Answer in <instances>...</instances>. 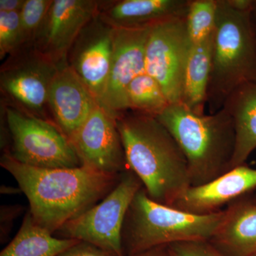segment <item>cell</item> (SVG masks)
<instances>
[{"label": "cell", "mask_w": 256, "mask_h": 256, "mask_svg": "<svg viewBox=\"0 0 256 256\" xmlns=\"http://www.w3.org/2000/svg\"><path fill=\"white\" fill-rule=\"evenodd\" d=\"M0 165L12 175L28 197L34 220L52 234L100 202L121 176L84 166L34 168L16 161L8 152L2 156Z\"/></svg>", "instance_id": "cell-1"}, {"label": "cell", "mask_w": 256, "mask_h": 256, "mask_svg": "<svg viewBox=\"0 0 256 256\" xmlns=\"http://www.w3.org/2000/svg\"><path fill=\"white\" fill-rule=\"evenodd\" d=\"M116 120L128 169L150 198L172 206L192 186L188 160L176 140L154 116L128 110Z\"/></svg>", "instance_id": "cell-2"}, {"label": "cell", "mask_w": 256, "mask_h": 256, "mask_svg": "<svg viewBox=\"0 0 256 256\" xmlns=\"http://www.w3.org/2000/svg\"><path fill=\"white\" fill-rule=\"evenodd\" d=\"M156 118L186 156L192 186L210 182L232 169L235 129L224 108L214 114H198L183 104H170Z\"/></svg>", "instance_id": "cell-3"}, {"label": "cell", "mask_w": 256, "mask_h": 256, "mask_svg": "<svg viewBox=\"0 0 256 256\" xmlns=\"http://www.w3.org/2000/svg\"><path fill=\"white\" fill-rule=\"evenodd\" d=\"M250 12L236 9L228 0H218L207 92L210 114L223 108L236 88L256 82V34Z\"/></svg>", "instance_id": "cell-4"}, {"label": "cell", "mask_w": 256, "mask_h": 256, "mask_svg": "<svg viewBox=\"0 0 256 256\" xmlns=\"http://www.w3.org/2000/svg\"><path fill=\"white\" fill-rule=\"evenodd\" d=\"M224 210L198 215L158 203L142 188L133 198L122 230L124 256H134L176 242H208L223 220Z\"/></svg>", "instance_id": "cell-5"}, {"label": "cell", "mask_w": 256, "mask_h": 256, "mask_svg": "<svg viewBox=\"0 0 256 256\" xmlns=\"http://www.w3.org/2000/svg\"><path fill=\"white\" fill-rule=\"evenodd\" d=\"M4 111L11 139L8 152L16 161L44 169L82 166L68 138L56 124L9 104Z\"/></svg>", "instance_id": "cell-6"}, {"label": "cell", "mask_w": 256, "mask_h": 256, "mask_svg": "<svg viewBox=\"0 0 256 256\" xmlns=\"http://www.w3.org/2000/svg\"><path fill=\"white\" fill-rule=\"evenodd\" d=\"M137 175L128 169L116 186L100 202L64 224L54 235L94 244L118 256H124L122 230L130 205L142 188Z\"/></svg>", "instance_id": "cell-7"}, {"label": "cell", "mask_w": 256, "mask_h": 256, "mask_svg": "<svg viewBox=\"0 0 256 256\" xmlns=\"http://www.w3.org/2000/svg\"><path fill=\"white\" fill-rule=\"evenodd\" d=\"M60 66L32 48L20 50L2 65L1 92L16 108L54 122L47 111L48 94Z\"/></svg>", "instance_id": "cell-8"}, {"label": "cell", "mask_w": 256, "mask_h": 256, "mask_svg": "<svg viewBox=\"0 0 256 256\" xmlns=\"http://www.w3.org/2000/svg\"><path fill=\"white\" fill-rule=\"evenodd\" d=\"M185 18L154 25L146 42V72L159 82L170 104L182 102L184 79L192 47Z\"/></svg>", "instance_id": "cell-9"}, {"label": "cell", "mask_w": 256, "mask_h": 256, "mask_svg": "<svg viewBox=\"0 0 256 256\" xmlns=\"http://www.w3.org/2000/svg\"><path fill=\"white\" fill-rule=\"evenodd\" d=\"M69 140L82 166L110 174L128 169L116 118L100 105Z\"/></svg>", "instance_id": "cell-10"}, {"label": "cell", "mask_w": 256, "mask_h": 256, "mask_svg": "<svg viewBox=\"0 0 256 256\" xmlns=\"http://www.w3.org/2000/svg\"><path fill=\"white\" fill-rule=\"evenodd\" d=\"M152 28H114L110 72L98 104L116 118L128 110L130 84L146 72V48Z\"/></svg>", "instance_id": "cell-11"}, {"label": "cell", "mask_w": 256, "mask_h": 256, "mask_svg": "<svg viewBox=\"0 0 256 256\" xmlns=\"http://www.w3.org/2000/svg\"><path fill=\"white\" fill-rule=\"evenodd\" d=\"M100 1L53 0L32 48L56 64L66 62L82 30L98 16Z\"/></svg>", "instance_id": "cell-12"}, {"label": "cell", "mask_w": 256, "mask_h": 256, "mask_svg": "<svg viewBox=\"0 0 256 256\" xmlns=\"http://www.w3.org/2000/svg\"><path fill=\"white\" fill-rule=\"evenodd\" d=\"M114 28L96 16L69 50L67 62L98 102L110 72Z\"/></svg>", "instance_id": "cell-13"}, {"label": "cell", "mask_w": 256, "mask_h": 256, "mask_svg": "<svg viewBox=\"0 0 256 256\" xmlns=\"http://www.w3.org/2000/svg\"><path fill=\"white\" fill-rule=\"evenodd\" d=\"M256 188V169L242 164L210 182L190 186L172 206L194 214H212Z\"/></svg>", "instance_id": "cell-14"}, {"label": "cell", "mask_w": 256, "mask_h": 256, "mask_svg": "<svg viewBox=\"0 0 256 256\" xmlns=\"http://www.w3.org/2000/svg\"><path fill=\"white\" fill-rule=\"evenodd\" d=\"M48 104L54 122L68 139L99 105L67 60L52 82Z\"/></svg>", "instance_id": "cell-15"}, {"label": "cell", "mask_w": 256, "mask_h": 256, "mask_svg": "<svg viewBox=\"0 0 256 256\" xmlns=\"http://www.w3.org/2000/svg\"><path fill=\"white\" fill-rule=\"evenodd\" d=\"M190 0L100 1L98 16L114 28H150L173 18H186Z\"/></svg>", "instance_id": "cell-16"}, {"label": "cell", "mask_w": 256, "mask_h": 256, "mask_svg": "<svg viewBox=\"0 0 256 256\" xmlns=\"http://www.w3.org/2000/svg\"><path fill=\"white\" fill-rule=\"evenodd\" d=\"M223 220L208 240L223 256H250L256 252V198L248 195L224 210Z\"/></svg>", "instance_id": "cell-17"}, {"label": "cell", "mask_w": 256, "mask_h": 256, "mask_svg": "<svg viewBox=\"0 0 256 256\" xmlns=\"http://www.w3.org/2000/svg\"><path fill=\"white\" fill-rule=\"evenodd\" d=\"M223 108L233 119L235 129L233 169L245 164L256 149V82H246L236 88Z\"/></svg>", "instance_id": "cell-18"}, {"label": "cell", "mask_w": 256, "mask_h": 256, "mask_svg": "<svg viewBox=\"0 0 256 256\" xmlns=\"http://www.w3.org/2000/svg\"><path fill=\"white\" fill-rule=\"evenodd\" d=\"M212 41L192 44L184 79V105L198 114H204L212 69Z\"/></svg>", "instance_id": "cell-19"}, {"label": "cell", "mask_w": 256, "mask_h": 256, "mask_svg": "<svg viewBox=\"0 0 256 256\" xmlns=\"http://www.w3.org/2000/svg\"><path fill=\"white\" fill-rule=\"evenodd\" d=\"M78 242L56 237L38 225L28 210L18 233L0 256H56Z\"/></svg>", "instance_id": "cell-20"}, {"label": "cell", "mask_w": 256, "mask_h": 256, "mask_svg": "<svg viewBox=\"0 0 256 256\" xmlns=\"http://www.w3.org/2000/svg\"><path fill=\"white\" fill-rule=\"evenodd\" d=\"M126 98L128 110L154 117L159 116L170 105L159 82L146 72L130 82Z\"/></svg>", "instance_id": "cell-21"}, {"label": "cell", "mask_w": 256, "mask_h": 256, "mask_svg": "<svg viewBox=\"0 0 256 256\" xmlns=\"http://www.w3.org/2000/svg\"><path fill=\"white\" fill-rule=\"evenodd\" d=\"M218 0H190L186 26L192 44L213 36L216 24Z\"/></svg>", "instance_id": "cell-22"}, {"label": "cell", "mask_w": 256, "mask_h": 256, "mask_svg": "<svg viewBox=\"0 0 256 256\" xmlns=\"http://www.w3.org/2000/svg\"><path fill=\"white\" fill-rule=\"evenodd\" d=\"M52 2L53 0H25L22 10L20 13L21 28L20 50L33 47Z\"/></svg>", "instance_id": "cell-23"}, {"label": "cell", "mask_w": 256, "mask_h": 256, "mask_svg": "<svg viewBox=\"0 0 256 256\" xmlns=\"http://www.w3.org/2000/svg\"><path fill=\"white\" fill-rule=\"evenodd\" d=\"M20 12L0 11V58L12 56L21 48Z\"/></svg>", "instance_id": "cell-24"}, {"label": "cell", "mask_w": 256, "mask_h": 256, "mask_svg": "<svg viewBox=\"0 0 256 256\" xmlns=\"http://www.w3.org/2000/svg\"><path fill=\"white\" fill-rule=\"evenodd\" d=\"M168 248L172 256H223L208 242H176Z\"/></svg>", "instance_id": "cell-25"}, {"label": "cell", "mask_w": 256, "mask_h": 256, "mask_svg": "<svg viewBox=\"0 0 256 256\" xmlns=\"http://www.w3.org/2000/svg\"><path fill=\"white\" fill-rule=\"evenodd\" d=\"M24 207L21 205H4L0 210V240L4 244L8 240L13 224L18 216L22 214Z\"/></svg>", "instance_id": "cell-26"}, {"label": "cell", "mask_w": 256, "mask_h": 256, "mask_svg": "<svg viewBox=\"0 0 256 256\" xmlns=\"http://www.w3.org/2000/svg\"><path fill=\"white\" fill-rule=\"evenodd\" d=\"M56 256H118L90 242H80L66 249Z\"/></svg>", "instance_id": "cell-27"}, {"label": "cell", "mask_w": 256, "mask_h": 256, "mask_svg": "<svg viewBox=\"0 0 256 256\" xmlns=\"http://www.w3.org/2000/svg\"><path fill=\"white\" fill-rule=\"evenodd\" d=\"M25 0H0V11L6 12H20Z\"/></svg>", "instance_id": "cell-28"}, {"label": "cell", "mask_w": 256, "mask_h": 256, "mask_svg": "<svg viewBox=\"0 0 256 256\" xmlns=\"http://www.w3.org/2000/svg\"><path fill=\"white\" fill-rule=\"evenodd\" d=\"M134 256H172L169 250L168 246H163L151 249L148 252H141Z\"/></svg>", "instance_id": "cell-29"}, {"label": "cell", "mask_w": 256, "mask_h": 256, "mask_svg": "<svg viewBox=\"0 0 256 256\" xmlns=\"http://www.w3.org/2000/svg\"><path fill=\"white\" fill-rule=\"evenodd\" d=\"M22 192L21 188H8L6 186H3L1 188V193L2 194H16L20 193Z\"/></svg>", "instance_id": "cell-30"}, {"label": "cell", "mask_w": 256, "mask_h": 256, "mask_svg": "<svg viewBox=\"0 0 256 256\" xmlns=\"http://www.w3.org/2000/svg\"><path fill=\"white\" fill-rule=\"evenodd\" d=\"M250 16H252V25H254V30H255L256 34V0H255L254 8H252V12H250Z\"/></svg>", "instance_id": "cell-31"}, {"label": "cell", "mask_w": 256, "mask_h": 256, "mask_svg": "<svg viewBox=\"0 0 256 256\" xmlns=\"http://www.w3.org/2000/svg\"><path fill=\"white\" fill-rule=\"evenodd\" d=\"M250 256H256V252H255V254H252V255Z\"/></svg>", "instance_id": "cell-32"}]
</instances>
